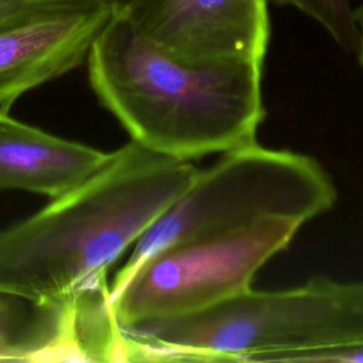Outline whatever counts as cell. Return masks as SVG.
<instances>
[{
  "instance_id": "obj_1",
  "label": "cell",
  "mask_w": 363,
  "mask_h": 363,
  "mask_svg": "<svg viewBox=\"0 0 363 363\" xmlns=\"http://www.w3.org/2000/svg\"><path fill=\"white\" fill-rule=\"evenodd\" d=\"M199 169L135 140L43 210L0 230V292L62 302L106 282L116 259L190 186Z\"/></svg>"
},
{
  "instance_id": "obj_2",
  "label": "cell",
  "mask_w": 363,
  "mask_h": 363,
  "mask_svg": "<svg viewBox=\"0 0 363 363\" xmlns=\"http://www.w3.org/2000/svg\"><path fill=\"white\" fill-rule=\"evenodd\" d=\"M101 104L139 145L183 160L255 142L265 118L262 62H193L145 38L116 13L88 54Z\"/></svg>"
},
{
  "instance_id": "obj_3",
  "label": "cell",
  "mask_w": 363,
  "mask_h": 363,
  "mask_svg": "<svg viewBox=\"0 0 363 363\" xmlns=\"http://www.w3.org/2000/svg\"><path fill=\"white\" fill-rule=\"evenodd\" d=\"M121 333L122 362H289L363 337V281L313 277L286 289L248 288Z\"/></svg>"
},
{
  "instance_id": "obj_4",
  "label": "cell",
  "mask_w": 363,
  "mask_h": 363,
  "mask_svg": "<svg viewBox=\"0 0 363 363\" xmlns=\"http://www.w3.org/2000/svg\"><path fill=\"white\" fill-rule=\"evenodd\" d=\"M336 197L329 174L306 155L257 142L228 150L211 167L199 170L138 240L115 275L111 292L166 248L228 234L272 217L305 224L330 210Z\"/></svg>"
},
{
  "instance_id": "obj_5",
  "label": "cell",
  "mask_w": 363,
  "mask_h": 363,
  "mask_svg": "<svg viewBox=\"0 0 363 363\" xmlns=\"http://www.w3.org/2000/svg\"><path fill=\"white\" fill-rule=\"evenodd\" d=\"M302 225L272 217L155 254L111 292L118 323L183 313L251 288L257 272L291 244Z\"/></svg>"
},
{
  "instance_id": "obj_6",
  "label": "cell",
  "mask_w": 363,
  "mask_h": 363,
  "mask_svg": "<svg viewBox=\"0 0 363 363\" xmlns=\"http://www.w3.org/2000/svg\"><path fill=\"white\" fill-rule=\"evenodd\" d=\"M116 13L108 0H0V113L81 65Z\"/></svg>"
},
{
  "instance_id": "obj_7",
  "label": "cell",
  "mask_w": 363,
  "mask_h": 363,
  "mask_svg": "<svg viewBox=\"0 0 363 363\" xmlns=\"http://www.w3.org/2000/svg\"><path fill=\"white\" fill-rule=\"evenodd\" d=\"M149 41L193 62H264L267 0H133L121 11Z\"/></svg>"
},
{
  "instance_id": "obj_8",
  "label": "cell",
  "mask_w": 363,
  "mask_h": 363,
  "mask_svg": "<svg viewBox=\"0 0 363 363\" xmlns=\"http://www.w3.org/2000/svg\"><path fill=\"white\" fill-rule=\"evenodd\" d=\"M108 157L109 153L0 113V190L55 199L86 180Z\"/></svg>"
},
{
  "instance_id": "obj_9",
  "label": "cell",
  "mask_w": 363,
  "mask_h": 363,
  "mask_svg": "<svg viewBox=\"0 0 363 363\" xmlns=\"http://www.w3.org/2000/svg\"><path fill=\"white\" fill-rule=\"evenodd\" d=\"M279 6H292L318 21L349 54H357L359 27L349 0H274Z\"/></svg>"
},
{
  "instance_id": "obj_10",
  "label": "cell",
  "mask_w": 363,
  "mask_h": 363,
  "mask_svg": "<svg viewBox=\"0 0 363 363\" xmlns=\"http://www.w3.org/2000/svg\"><path fill=\"white\" fill-rule=\"evenodd\" d=\"M289 362H329V363H363V337L346 343L311 349L294 354Z\"/></svg>"
},
{
  "instance_id": "obj_11",
  "label": "cell",
  "mask_w": 363,
  "mask_h": 363,
  "mask_svg": "<svg viewBox=\"0 0 363 363\" xmlns=\"http://www.w3.org/2000/svg\"><path fill=\"white\" fill-rule=\"evenodd\" d=\"M356 16V23L359 27V50H357V57L360 61V65L363 67V3L359 6V9L354 11Z\"/></svg>"
},
{
  "instance_id": "obj_12",
  "label": "cell",
  "mask_w": 363,
  "mask_h": 363,
  "mask_svg": "<svg viewBox=\"0 0 363 363\" xmlns=\"http://www.w3.org/2000/svg\"><path fill=\"white\" fill-rule=\"evenodd\" d=\"M108 1L116 9L118 13H121V11H123L133 0H108Z\"/></svg>"
}]
</instances>
